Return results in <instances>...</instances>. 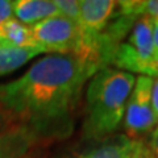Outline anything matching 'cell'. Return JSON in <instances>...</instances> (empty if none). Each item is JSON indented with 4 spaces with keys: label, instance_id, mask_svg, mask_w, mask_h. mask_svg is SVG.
Wrapping results in <instances>:
<instances>
[{
    "label": "cell",
    "instance_id": "obj_2",
    "mask_svg": "<svg viewBox=\"0 0 158 158\" xmlns=\"http://www.w3.org/2000/svg\"><path fill=\"white\" fill-rule=\"evenodd\" d=\"M135 82L133 74L117 69L103 67L94 74L86 94L85 141L103 140L115 135L124 118Z\"/></svg>",
    "mask_w": 158,
    "mask_h": 158
},
{
    "label": "cell",
    "instance_id": "obj_21",
    "mask_svg": "<svg viewBox=\"0 0 158 158\" xmlns=\"http://www.w3.org/2000/svg\"><path fill=\"white\" fill-rule=\"evenodd\" d=\"M23 158H37V157H36V154H34V150H32L29 154H27L25 157H23Z\"/></svg>",
    "mask_w": 158,
    "mask_h": 158
},
{
    "label": "cell",
    "instance_id": "obj_18",
    "mask_svg": "<svg viewBox=\"0 0 158 158\" xmlns=\"http://www.w3.org/2000/svg\"><path fill=\"white\" fill-rule=\"evenodd\" d=\"M149 148L153 152L156 158H158V125L156 127V129L152 132V135L149 136Z\"/></svg>",
    "mask_w": 158,
    "mask_h": 158
},
{
    "label": "cell",
    "instance_id": "obj_19",
    "mask_svg": "<svg viewBox=\"0 0 158 158\" xmlns=\"http://www.w3.org/2000/svg\"><path fill=\"white\" fill-rule=\"evenodd\" d=\"M153 45L156 54H158V20H153Z\"/></svg>",
    "mask_w": 158,
    "mask_h": 158
},
{
    "label": "cell",
    "instance_id": "obj_4",
    "mask_svg": "<svg viewBox=\"0 0 158 158\" xmlns=\"http://www.w3.org/2000/svg\"><path fill=\"white\" fill-rule=\"evenodd\" d=\"M156 57L153 45V20L140 17L135 23L128 40L117 46L112 57L111 65L117 70L138 73L150 77L152 62Z\"/></svg>",
    "mask_w": 158,
    "mask_h": 158
},
{
    "label": "cell",
    "instance_id": "obj_1",
    "mask_svg": "<svg viewBox=\"0 0 158 158\" xmlns=\"http://www.w3.org/2000/svg\"><path fill=\"white\" fill-rule=\"evenodd\" d=\"M98 70L85 59L48 54L21 77L0 85V111L48 138L67 136L83 87Z\"/></svg>",
    "mask_w": 158,
    "mask_h": 158
},
{
    "label": "cell",
    "instance_id": "obj_5",
    "mask_svg": "<svg viewBox=\"0 0 158 158\" xmlns=\"http://www.w3.org/2000/svg\"><path fill=\"white\" fill-rule=\"evenodd\" d=\"M152 88L153 79L140 75L136 78L135 87L128 99L124 128L125 136L133 141H144L158 125L152 107Z\"/></svg>",
    "mask_w": 158,
    "mask_h": 158
},
{
    "label": "cell",
    "instance_id": "obj_8",
    "mask_svg": "<svg viewBox=\"0 0 158 158\" xmlns=\"http://www.w3.org/2000/svg\"><path fill=\"white\" fill-rule=\"evenodd\" d=\"M118 2L112 0H82L79 27L86 36L95 38L107 27L115 15Z\"/></svg>",
    "mask_w": 158,
    "mask_h": 158
},
{
    "label": "cell",
    "instance_id": "obj_7",
    "mask_svg": "<svg viewBox=\"0 0 158 158\" xmlns=\"http://www.w3.org/2000/svg\"><path fill=\"white\" fill-rule=\"evenodd\" d=\"M44 140L48 137L37 128L28 124L16 125L0 133V158H23Z\"/></svg>",
    "mask_w": 158,
    "mask_h": 158
},
{
    "label": "cell",
    "instance_id": "obj_11",
    "mask_svg": "<svg viewBox=\"0 0 158 158\" xmlns=\"http://www.w3.org/2000/svg\"><path fill=\"white\" fill-rule=\"evenodd\" d=\"M44 54L37 49H24L0 41V77L17 70L32 58Z\"/></svg>",
    "mask_w": 158,
    "mask_h": 158
},
{
    "label": "cell",
    "instance_id": "obj_6",
    "mask_svg": "<svg viewBox=\"0 0 158 158\" xmlns=\"http://www.w3.org/2000/svg\"><path fill=\"white\" fill-rule=\"evenodd\" d=\"M136 141L125 135H112L103 140L85 141L54 158H131Z\"/></svg>",
    "mask_w": 158,
    "mask_h": 158
},
{
    "label": "cell",
    "instance_id": "obj_3",
    "mask_svg": "<svg viewBox=\"0 0 158 158\" xmlns=\"http://www.w3.org/2000/svg\"><path fill=\"white\" fill-rule=\"evenodd\" d=\"M31 29L34 40L46 54L73 56L99 67L96 40L86 36L78 23L63 16H54L33 24Z\"/></svg>",
    "mask_w": 158,
    "mask_h": 158
},
{
    "label": "cell",
    "instance_id": "obj_9",
    "mask_svg": "<svg viewBox=\"0 0 158 158\" xmlns=\"http://www.w3.org/2000/svg\"><path fill=\"white\" fill-rule=\"evenodd\" d=\"M12 13L15 19L25 25H33L49 17L61 16L54 0H15L12 2Z\"/></svg>",
    "mask_w": 158,
    "mask_h": 158
},
{
    "label": "cell",
    "instance_id": "obj_13",
    "mask_svg": "<svg viewBox=\"0 0 158 158\" xmlns=\"http://www.w3.org/2000/svg\"><path fill=\"white\" fill-rule=\"evenodd\" d=\"M54 3H56L61 16L79 24V17H81L79 2L77 0H54Z\"/></svg>",
    "mask_w": 158,
    "mask_h": 158
},
{
    "label": "cell",
    "instance_id": "obj_12",
    "mask_svg": "<svg viewBox=\"0 0 158 158\" xmlns=\"http://www.w3.org/2000/svg\"><path fill=\"white\" fill-rule=\"evenodd\" d=\"M117 12L135 17L158 20V0H125L118 2Z\"/></svg>",
    "mask_w": 158,
    "mask_h": 158
},
{
    "label": "cell",
    "instance_id": "obj_14",
    "mask_svg": "<svg viewBox=\"0 0 158 158\" xmlns=\"http://www.w3.org/2000/svg\"><path fill=\"white\" fill-rule=\"evenodd\" d=\"M131 158H156L145 141H136Z\"/></svg>",
    "mask_w": 158,
    "mask_h": 158
},
{
    "label": "cell",
    "instance_id": "obj_16",
    "mask_svg": "<svg viewBox=\"0 0 158 158\" xmlns=\"http://www.w3.org/2000/svg\"><path fill=\"white\" fill-rule=\"evenodd\" d=\"M16 125H20V123L15 121L11 116H8L6 112L0 111V133L6 132L8 129H11V128L16 127Z\"/></svg>",
    "mask_w": 158,
    "mask_h": 158
},
{
    "label": "cell",
    "instance_id": "obj_20",
    "mask_svg": "<svg viewBox=\"0 0 158 158\" xmlns=\"http://www.w3.org/2000/svg\"><path fill=\"white\" fill-rule=\"evenodd\" d=\"M150 78H158V54H156V57H154V59H153V62H152Z\"/></svg>",
    "mask_w": 158,
    "mask_h": 158
},
{
    "label": "cell",
    "instance_id": "obj_17",
    "mask_svg": "<svg viewBox=\"0 0 158 158\" xmlns=\"http://www.w3.org/2000/svg\"><path fill=\"white\" fill-rule=\"evenodd\" d=\"M152 107L154 111V115L158 123V78L153 81V88H152Z\"/></svg>",
    "mask_w": 158,
    "mask_h": 158
},
{
    "label": "cell",
    "instance_id": "obj_15",
    "mask_svg": "<svg viewBox=\"0 0 158 158\" xmlns=\"http://www.w3.org/2000/svg\"><path fill=\"white\" fill-rule=\"evenodd\" d=\"M12 2L9 0H0V25L12 17Z\"/></svg>",
    "mask_w": 158,
    "mask_h": 158
},
{
    "label": "cell",
    "instance_id": "obj_10",
    "mask_svg": "<svg viewBox=\"0 0 158 158\" xmlns=\"http://www.w3.org/2000/svg\"><path fill=\"white\" fill-rule=\"evenodd\" d=\"M0 41H4L9 44V45H13L17 48L37 49V50H41L42 53H45V50L34 40L31 27L20 23L13 16L0 25Z\"/></svg>",
    "mask_w": 158,
    "mask_h": 158
}]
</instances>
